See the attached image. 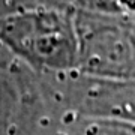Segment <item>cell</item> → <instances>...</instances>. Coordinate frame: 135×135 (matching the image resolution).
<instances>
[{
	"instance_id": "1",
	"label": "cell",
	"mask_w": 135,
	"mask_h": 135,
	"mask_svg": "<svg viewBox=\"0 0 135 135\" xmlns=\"http://www.w3.org/2000/svg\"><path fill=\"white\" fill-rule=\"evenodd\" d=\"M122 6H125L126 9H134L135 11V0H119Z\"/></svg>"
}]
</instances>
